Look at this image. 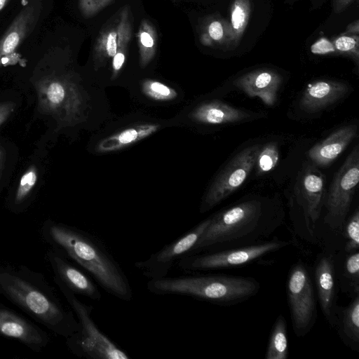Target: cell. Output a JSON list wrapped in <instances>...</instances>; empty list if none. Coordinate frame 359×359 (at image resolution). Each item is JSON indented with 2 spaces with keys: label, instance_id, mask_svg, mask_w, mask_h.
Segmentation results:
<instances>
[{
  "label": "cell",
  "instance_id": "6da1fadb",
  "mask_svg": "<svg viewBox=\"0 0 359 359\" xmlns=\"http://www.w3.org/2000/svg\"><path fill=\"white\" fill-rule=\"evenodd\" d=\"M67 39L59 22L50 18L21 68L30 73L39 110L54 118L58 130L94 133L116 115L104 88L74 68Z\"/></svg>",
  "mask_w": 359,
  "mask_h": 359
},
{
  "label": "cell",
  "instance_id": "7a4b0ae2",
  "mask_svg": "<svg viewBox=\"0 0 359 359\" xmlns=\"http://www.w3.org/2000/svg\"><path fill=\"white\" fill-rule=\"evenodd\" d=\"M280 212L261 200L243 201L210 216V223L191 252H213L258 243L283 224Z\"/></svg>",
  "mask_w": 359,
  "mask_h": 359
},
{
  "label": "cell",
  "instance_id": "3957f363",
  "mask_svg": "<svg viewBox=\"0 0 359 359\" xmlns=\"http://www.w3.org/2000/svg\"><path fill=\"white\" fill-rule=\"evenodd\" d=\"M47 233L59 252L88 273L108 294L125 302L133 299L126 273L97 237L82 229L55 223L48 226Z\"/></svg>",
  "mask_w": 359,
  "mask_h": 359
},
{
  "label": "cell",
  "instance_id": "277c9868",
  "mask_svg": "<svg viewBox=\"0 0 359 359\" xmlns=\"http://www.w3.org/2000/svg\"><path fill=\"white\" fill-rule=\"evenodd\" d=\"M147 288L154 294L187 296L214 304L231 306L257 294L260 284L252 277L184 275L149 279Z\"/></svg>",
  "mask_w": 359,
  "mask_h": 359
},
{
  "label": "cell",
  "instance_id": "5b68a950",
  "mask_svg": "<svg viewBox=\"0 0 359 359\" xmlns=\"http://www.w3.org/2000/svg\"><path fill=\"white\" fill-rule=\"evenodd\" d=\"M0 292L55 333L65 337L79 329L71 311H67L50 292L34 285L22 275L0 267Z\"/></svg>",
  "mask_w": 359,
  "mask_h": 359
},
{
  "label": "cell",
  "instance_id": "8992f818",
  "mask_svg": "<svg viewBox=\"0 0 359 359\" xmlns=\"http://www.w3.org/2000/svg\"><path fill=\"white\" fill-rule=\"evenodd\" d=\"M54 0H22L0 26V71L21 67L27 53L51 18Z\"/></svg>",
  "mask_w": 359,
  "mask_h": 359
},
{
  "label": "cell",
  "instance_id": "52a82bcc",
  "mask_svg": "<svg viewBox=\"0 0 359 359\" xmlns=\"http://www.w3.org/2000/svg\"><path fill=\"white\" fill-rule=\"evenodd\" d=\"M170 127L172 126L170 118L142 111L115 116L93 133L86 149L93 156L121 152Z\"/></svg>",
  "mask_w": 359,
  "mask_h": 359
},
{
  "label": "cell",
  "instance_id": "ba28073f",
  "mask_svg": "<svg viewBox=\"0 0 359 359\" xmlns=\"http://www.w3.org/2000/svg\"><path fill=\"white\" fill-rule=\"evenodd\" d=\"M77 316L79 329L67 338L70 351L87 359H128L130 356L100 330L92 318L93 307L80 301L75 294L58 285Z\"/></svg>",
  "mask_w": 359,
  "mask_h": 359
},
{
  "label": "cell",
  "instance_id": "9c48e42d",
  "mask_svg": "<svg viewBox=\"0 0 359 359\" xmlns=\"http://www.w3.org/2000/svg\"><path fill=\"white\" fill-rule=\"evenodd\" d=\"M290 245L287 241L273 238L267 242L213 252L188 254L176 264L187 272L217 270L248 264Z\"/></svg>",
  "mask_w": 359,
  "mask_h": 359
},
{
  "label": "cell",
  "instance_id": "30bf717a",
  "mask_svg": "<svg viewBox=\"0 0 359 359\" xmlns=\"http://www.w3.org/2000/svg\"><path fill=\"white\" fill-rule=\"evenodd\" d=\"M286 292L293 331L303 337L316 321L317 302L309 271L301 260L289 271Z\"/></svg>",
  "mask_w": 359,
  "mask_h": 359
},
{
  "label": "cell",
  "instance_id": "8fae6325",
  "mask_svg": "<svg viewBox=\"0 0 359 359\" xmlns=\"http://www.w3.org/2000/svg\"><path fill=\"white\" fill-rule=\"evenodd\" d=\"M359 182V147L356 145L346 158L326 193L324 221L333 231L344 225Z\"/></svg>",
  "mask_w": 359,
  "mask_h": 359
},
{
  "label": "cell",
  "instance_id": "7c38bea8",
  "mask_svg": "<svg viewBox=\"0 0 359 359\" xmlns=\"http://www.w3.org/2000/svg\"><path fill=\"white\" fill-rule=\"evenodd\" d=\"M261 147L257 144L245 148L217 173L202 197L201 213L215 207L244 183L255 167Z\"/></svg>",
  "mask_w": 359,
  "mask_h": 359
},
{
  "label": "cell",
  "instance_id": "4fadbf2b",
  "mask_svg": "<svg viewBox=\"0 0 359 359\" xmlns=\"http://www.w3.org/2000/svg\"><path fill=\"white\" fill-rule=\"evenodd\" d=\"M252 115L217 99L198 100L169 118L172 127L201 130L205 128L247 121Z\"/></svg>",
  "mask_w": 359,
  "mask_h": 359
},
{
  "label": "cell",
  "instance_id": "5bb4252c",
  "mask_svg": "<svg viewBox=\"0 0 359 359\" xmlns=\"http://www.w3.org/2000/svg\"><path fill=\"white\" fill-rule=\"evenodd\" d=\"M325 177L317 166L312 163L305 168L302 177L301 190L297 203L302 208V216L296 233L308 242L317 241V223L319 220L326 196Z\"/></svg>",
  "mask_w": 359,
  "mask_h": 359
},
{
  "label": "cell",
  "instance_id": "9a60e30c",
  "mask_svg": "<svg viewBox=\"0 0 359 359\" xmlns=\"http://www.w3.org/2000/svg\"><path fill=\"white\" fill-rule=\"evenodd\" d=\"M209 223L210 217L179 238L152 254L147 259L135 262L134 266L149 279L167 276L175 264L184 256L191 252Z\"/></svg>",
  "mask_w": 359,
  "mask_h": 359
},
{
  "label": "cell",
  "instance_id": "2e32d148",
  "mask_svg": "<svg viewBox=\"0 0 359 359\" xmlns=\"http://www.w3.org/2000/svg\"><path fill=\"white\" fill-rule=\"evenodd\" d=\"M131 100L147 107H168L184 100V92L179 86L151 76L135 79L127 88Z\"/></svg>",
  "mask_w": 359,
  "mask_h": 359
},
{
  "label": "cell",
  "instance_id": "e0dca14e",
  "mask_svg": "<svg viewBox=\"0 0 359 359\" xmlns=\"http://www.w3.org/2000/svg\"><path fill=\"white\" fill-rule=\"evenodd\" d=\"M52 269L55 275V282L74 294L98 301L102 297L97 283L79 266L72 264L60 252L48 253Z\"/></svg>",
  "mask_w": 359,
  "mask_h": 359
},
{
  "label": "cell",
  "instance_id": "ac0fdd59",
  "mask_svg": "<svg viewBox=\"0 0 359 359\" xmlns=\"http://www.w3.org/2000/svg\"><path fill=\"white\" fill-rule=\"evenodd\" d=\"M132 18L129 6L126 5L119 12L116 52L112 58L104 82V88L122 86L130 83L124 70L127 64L128 46L132 36Z\"/></svg>",
  "mask_w": 359,
  "mask_h": 359
},
{
  "label": "cell",
  "instance_id": "d6986e66",
  "mask_svg": "<svg viewBox=\"0 0 359 359\" xmlns=\"http://www.w3.org/2000/svg\"><path fill=\"white\" fill-rule=\"evenodd\" d=\"M317 296L323 314L331 327L336 323V276L334 262L330 255L318 259L315 268Z\"/></svg>",
  "mask_w": 359,
  "mask_h": 359
},
{
  "label": "cell",
  "instance_id": "ffe728a7",
  "mask_svg": "<svg viewBox=\"0 0 359 359\" xmlns=\"http://www.w3.org/2000/svg\"><path fill=\"white\" fill-rule=\"evenodd\" d=\"M282 83L281 76L269 69H257L248 72L233 81V84L248 96L259 97L264 104L272 106Z\"/></svg>",
  "mask_w": 359,
  "mask_h": 359
},
{
  "label": "cell",
  "instance_id": "44dd1931",
  "mask_svg": "<svg viewBox=\"0 0 359 359\" xmlns=\"http://www.w3.org/2000/svg\"><path fill=\"white\" fill-rule=\"evenodd\" d=\"M349 87L336 81H318L309 84L299 101L300 108L308 113L319 112L339 101Z\"/></svg>",
  "mask_w": 359,
  "mask_h": 359
},
{
  "label": "cell",
  "instance_id": "7402d4cb",
  "mask_svg": "<svg viewBox=\"0 0 359 359\" xmlns=\"http://www.w3.org/2000/svg\"><path fill=\"white\" fill-rule=\"evenodd\" d=\"M358 126H344L312 147L307 156L316 166L326 167L332 163L357 136Z\"/></svg>",
  "mask_w": 359,
  "mask_h": 359
},
{
  "label": "cell",
  "instance_id": "603a6c76",
  "mask_svg": "<svg viewBox=\"0 0 359 359\" xmlns=\"http://www.w3.org/2000/svg\"><path fill=\"white\" fill-rule=\"evenodd\" d=\"M0 334L33 348H42L47 344V337L42 330L4 308H0Z\"/></svg>",
  "mask_w": 359,
  "mask_h": 359
},
{
  "label": "cell",
  "instance_id": "cb8c5ba5",
  "mask_svg": "<svg viewBox=\"0 0 359 359\" xmlns=\"http://www.w3.org/2000/svg\"><path fill=\"white\" fill-rule=\"evenodd\" d=\"M336 323L342 341L353 350L359 348V293L346 306L335 309Z\"/></svg>",
  "mask_w": 359,
  "mask_h": 359
},
{
  "label": "cell",
  "instance_id": "d4e9b609",
  "mask_svg": "<svg viewBox=\"0 0 359 359\" xmlns=\"http://www.w3.org/2000/svg\"><path fill=\"white\" fill-rule=\"evenodd\" d=\"M138 46V67L146 70L154 60L157 48V32L154 25L147 19H142L137 33Z\"/></svg>",
  "mask_w": 359,
  "mask_h": 359
},
{
  "label": "cell",
  "instance_id": "484cf974",
  "mask_svg": "<svg viewBox=\"0 0 359 359\" xmlns=\"http://www.w3.org/2000/svg\"><path fill=\"white\" fill-rule=\"evenodd\" d=\"M288 356L287 323L279 315L273 325L266 348V359H286Z\"/></svg>",
  "mask_w": 359,
  "mask_h": 359
},
{
  "label": "cell",
  "instance_id": "4316f807",
  "mask_svg": "<svg viewBox=\"0 0 359 359\" xmlns=\"http://www.w3.org/2000/svg\"><path fill=\"white\" fill-rule=\"evenodd\" d=\"M279 160V150L276 142H271L261 147L255 166L259 175L271 171Z\"/></svg>",
  "mask_w": 359,
  "mask_h": 359
},
{
  "label": "cell",
  "instance_id": "83f0119b",
  "mask_svg": "<svg viewBox=\"0 0 359 359\" xmlns=\"http://www.w3.org/2000/svg\"><path fill=\"white\" fill-rule=\"evenodd\" d=\"M344 237L346 240L345 251L351 252L358 251L359 248V210L356 209L354 213L345 222Z\"/></svg>",
  "mask_w": 359,
  "mask_h": 359
},
{
  "label": "cell",
  "instance_id": "f1b7e54d",
  "mask_svg": "<svg viewBox=\"0 0 359 359\" xmlns=\"http://www.w3.org/2000/svg\"><path fill=\"white\" fill-rule=\"evenodd\" d=\"M348 254L344 262V274L352 292L356 294L359 293V252L358 250Z\"/></svg>",
  "mask_w": 359,
  "mask_h": 359
},
{
  "label": "cell",
  "instance_id": "f546056e",
  "mask_svg": "<svg viewBox=\"0 0 359 359\" xmlns=\"http://www.w3.org/2000/svg\"><path fill=\"white\" fill-rule=\"evenodd\" d=\"M250 4L248 0H236L231 12V26L236 35L243 32L248 20Z\"/></svg>",
  "mask_w": 359,
  "mask_h": 359
},
{
  "label": "cell",
  "instance_id": "4dcf8cb0",
  "mask_svg": "<svg viewBox=\"0 0 359 359\" xmlns=\"http://www.w3.org/2000/svg\"><path fill=\"white\" fill-rule=\"evenodd\" d=\"M37 180V169L32 165L22 175L18 186L15 195V203L18 205L22 203L29 195Z\"/></svg>",
  "mask_w": 359,
  "mask_h": 359
},
{
  "label": "cell",
  "instance_id": "1f68e13d",
  "mask_svg": "<svg viewBox=\"0 0 359 359\" xmlns=\"http://www.w3.org/2000/svg\"><path fill=\"white\" fill-rule=\"evenodd\" d=\"M114 0H77V8L84 18H90Z\"/></svg>",
  "mask_w": 359,
  "mask_h": 359
},
{
  "label": "cell",
  "instance_id": "d6a6232c",
  "mask_svg": "<svg viewBox=\"0 0 359 359\" xmlns=\"http://www.w3.org/2000/svg\"><path fill=\"white\" fill-rule=\"evenodd\" d=\"M207 33L203 34L201 41L204 43L210 38L215 41L222 40L224 34V30L222 23L219 20H212L207 26Z\"/></svg>",
  "mask_w": 359,
  "mask_h": 359
},
{
  "label": "cell",
  "instance_id": "836d02e7",
  "mask_svg": "<svg viewBox=\"0 0 359 359\" xmlns=\"http://www.w3.org/2000/svg\"><path fill=\"white\" fill-rule=\"evenodd\" d=\"M22 0H0V26L19 8Z\"/></svg>",
  "mask_w": 359,
  "mask_h": 359
},
{
  "label": "cell",
  "instance_id": "e575fe53",
  "mask_svg": "<svg viewBox=\"0 0 359 359\" xmlns=\"http://www.w3.org/2000/svg\"><path fill=\"white\" fill-rule=\"evenodd\" d=\"M357 41L353 37L342 36L334 41L335 48L340 51L346 52L354 50L357 46Z\"/></svg>",
  "mask_w": 359,
  "mask_h": 359
},
{
  "label": "cell",
  "instance_id": "d590c367",
  "mask_svg": "<svg viewBox=\"0 0 359 359\" xmlns=\"http://www.w3.org/2000/svg\"><path fill=\"white\" fill-rule=\"evenodd\" d=\"M311 50L315 54H326L334 52V47L326 39H321L311 46Z\"/></svg>",
  "mask_w": 359,
  "mask_h": 359
},
{
  "label": "cell",
  "instance_id": "8d00e7d4",
  "mask_svg": "<svg viewBox=\"0 0 359 359\" xmlns=\"http://www.w3.org/2000/svg\"><path fill=\"white\" fill-rule=\"evenodd\" d=\"M15 108V103L8 101L0 102V126L8 118Z\"/></svg>",
  "mask_w": 359,
  "mask_h": 359
},
{
  "label": "cell",
  "instance_id": "74e56055",
  "mask_svg": "<svg viewBox=\"0 0 359 359\" xmlns=\"http://www.w3.org/2000/svg\"><path fill=\"white\" fill-rule=\"evenodd\" d=\"M351 0H337V4H335V7H339V8H342L346 6Z\"/></svg>",
  "mask_w": 359,
  "mask_h": 359
},
{
  "label": "cell",
  "instance_id": "f35d334b",
  "mask_svg": "<svg viewBox=\"0 0 359 359\" xmlns=\"http://www.w3.org/2000/svg\"><path fill=\"white\" fill-rule=\"evenodd\" d=\"M4 162V154L1 151H0V174L3 169Z\"/></svg>",
  "mask_w": 359,
  "mask_h": 359
},
{
  "label": "cell",
  "instance_id": "ab89813d",
  "mask_svg": "<svg viewBox=\"0 0 359 359\" xmlns=\"http://www.w3.org/2000/svg\"><path fill=\"white\" fill-rule=\"evenodd\" d=\"M0 151H1V149H0Z\"/></svg>",
  "mask_w": 359,
  "mask_h": 359
}]
</instances>
